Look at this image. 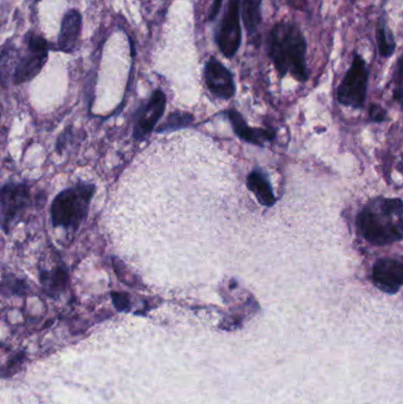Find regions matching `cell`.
Wrapping results in <instances>:
<instances>
[{"label": "cell", "mask_w": 403, "mask_h": 404, "mask_svg": "<svg viewBox=\"0 0 403 404\" xmlns=\"http://www.w3.org/2000/svg\"><path fill=\"white\" fill-rule=\"evenodd\" d=\"M307 40L300 27L293 23H278L269 35V56L281 77L291 73L298 82L309 80L307 68Z\"/></svg>", "instance_id": "cell-1"}, {"label": "cell", "mask_w": 403, "mask_h": 404, "mask_svg": "<svg viewBox=\"0 0 403 404\" xmlns=\"http://www.w3.org/2000/svg\"><path fill=\"white\" fill-rule=\"evenodd\" d=\"M358 231L375 246L403 239V201L381 199L367 204L358 216Z\"/></svg>", "instance_id": "cell-2"}, {"label": "cell", "mask_w": 403, "mask_h": 404, "mask_svg": "<svg viewBox=\"0 0 403 404\" xmlns=\"http://www.w3.org/2000/svg\"><path fill=\"white\" fill-rule=\"evenodd\" d=\"M94 194L95 186L91 184H80L59 193L51 204L54 227L77 231L87 219Z\"/></svg>", "instance_id": "cell-3"}, {"label": "cell", "mask_w": 403, "mask_h": 404, "mask_svg": "<svg viewBox=\"0 0 403 404\" xmlns=\"http://www.w3.org/2000/svg\"><path fill=\"white\" fill-rule=\"evenodd\" d=\"M369 73L363 58L353 54V63L337 89L339 103L351 108H362L367 97Z\"/></svg>", "instance_id": "cell-4"}, {"label": "cell", "mask_w": 403, "mask_h": 404, "mask_svg": "<svg viewBox=\"0 0 403 404\" xmlns=\"http://www.w3.org/2000/svg\"><path fill=\"white\" fill-rule=\"evenodd\" d=\"M27 54L20 58V62L15 66L13 71V83L23 84L34 78L41 73L43 66H45L49 54V43L42 36L29 32L25 36Z\"/></svg>", "instance_id": "cell-5"}, {"label": "cell", "mask_w": 403, "mask_h": 404, "mask_svg": "<svg viewBox=\"0 0 403 404\" xmlns=\"http://www.w3.org/2000/svg\"><path fill=\"white\" fill-rule=\"evenodd\" d=\"M240 0H230L226 12L220 24L217 35V44L221 54L232 58L238 52L242 44V27H240Z\"/></svg>", "instance_id": "cell-6"}, {"label": "cell", "mask_w": 403, "mask_h": 404, "mask_svg": "<svg viewBox=\"0 0 403 404\" xmlns=\"http://www.w3.org/2000/svg\"><path fill=\"white\" fill-rule=\"evenodd\" d=\"M29 189L23 184H8L1 189V226L8 232L13 221L29 206Z\"/></svg>", "instance_id": "cell-7"}, {"label": "cell", "mask_w": 403, "mask_h": 404, "mask_svg": "<svg viewBox=\"0 0 403 404\" xmlns=\"http://www.w3.org/2000/svg\"><path fill=\"white\" fill-rule=\"evenodd\" d=\"M205 81L214 96L228 100L235 96V84L230 70L218 59L211 58L205 66Z\"/></svg>", "instance_id": "cell-8"}, {"label": "cell", "mask_w": 403, "mask_h": 404, "mask_svg": "<svg viewBox=\"0 0 403 404\" xmlns=\"http://www.w3.org/2000/svg\"><path fill=\"white\" fill-rule=\"evenodd\" d=\"M372 278L381 291L396 293L403 286V264L394 259H381L374 265Z\"/></svg>", "instance_id": "cell-9"}, {"label": "cell", "mask_w": 403, "mask_h": 404, "mask_svg": "<svg viewBox=\"0 0 403 404\" xmlns=\"http://www.w3.org/2000/svg\"><path fill=\"white\" fill-rule=\"evenodd\" d=\"M166 108V96L162 90H155L149 102L143 108L138 124L135 126L134 137L138 141L146 139L158 124Z\"/></svg>", "instance_id": "cell-10"}, {"label": "cell", "mask_w": 403, "mask_h": 404, "mask_svg": "<svg viewBox=\"0 0 403 404\" xmlns=\"http://www.w3.org/2000/svg\"><path fill=\"white\" fill-rule=\"evenodd\" d=\"M82 31V16L80 12L71 8L66 12L61 20V31L58 37V50L73 52L78 44Z\"/></svg>", "instance_id": "cell-11"}, {"label": "cell", "mask_w": 403, "mask_h": 404, "mask_svg": "<svg viewBox=\"0 0 403 404\" xmlns=\"http://www.w3.org/2000/svg\"><path fill=\"white\" fill-rule=\"evenodd\" d=\"M227 114H228V119L233 126L235 134L238 135L239 137L246 142L263 146L268 141H272L274 139L273 131L259 129V128L252 129V128L249 127L245 119H242V116L237 110H228Z\"/></svg>", "instance_id": "cell-12"}, {"label": "cell", "mask_w": 403, "mask_h": 404, "mask_svg": "<svg viewBox=\"0 0 403 404\" xmlns=\"http://www.w3.org/2000/svg\"><path fill=\"white\" fill-rule=\"evenodd\" d=\"M247 187H249L251 192L254 193L256 197H257V200L263 206L271 207L276 202V197L273 194L270 182L268 181L265 175L259 172V170H254L247 177Z\"/></svg>", "instance_id": "cell-13"}, {"label": "cell", "mask_w": 403, "mask_h": 404, "mask_svg": "<svg viewBox=\"0 0 403 404\" xmlns=\"http://www.w3.org/2000/svg\"><path fill=\"white\" fill-rule=\"evenodd\" d=\"M242 17L249 36L256 35L261 24V0H242Z\"/></svg>", "instance_id": "cell-14"}, {"label": "cell", "mask_w": 403, "mask_h": 404, "mask_svg": "<svg viewBox=\"0 0 403 404\" xmlns=\"http://www.w3.org/2000/svg\"><path fill=\"white\" fill-rule=\"evenodd\" d=\"M41 281L46 292L54 296L66 289L68 274L66 269H56L41 274Z\"/></svg>", "instance_id": "cell-15"}, {"label": "cell", "mask_w": 403, "mask_h": 404, "mask_svg": "<svg viewBox=\"0 0 403 404\" xmlns=\"http://www.w3.org/2000/svg\"><path fill=\"white\" fill-rule=\"evenodd\" d=\"M376 42L382 57L388 58L395 52V40L393 32L389 30L386 20H381L376 29Z\"/></svg>", "instance_id": "cell-16"}, {"label": "cell", "mask_w": 403, "mask_h": 404, "mask_svg": "<svg viewBox=\"0 0 403 404\" xmlns=\"http://www.w3.org/2000/svg\"><path fill=\"white\" fill-rule=\"evenodd\" d=\"M193 122V116L189 112H177L169 116L165 124L159 128V133L161 131H172L179 128L189 127Z\"/></svg>", "instance_id": "cell-17"}, {"label": "cell", "mask_w": 403, "mask_h": 404, "mask_svg": "<svg viewBox=\"0 0 403 404\" xmlns=\"http://www.w3.org/2000/svg\"><path fill=\"white\" fill-rule=\"evenodd\" d=\"M393 95H394V100L399 102L403 109V54L400 57L397 66H396Z\"/></svg>", "instance_id": "cell-18"}, {"label": "cell", "mask_w": 403, "mask_h": 404, "mask_svg": "<svg viewBox=\"0 0 403 404\" xmlns=\"http://www.w3.org/2000/svg\"><path fill=\"white\" fill-rule=\"evenodd\" d=\"M112 297L116 308L119 310H127L129 306V298L126 293L114 292L112 293Z\"/></svg>", "instance_id": "cell-19"}, {"label": "cell", "mask_w": 403, "mask_h": 404, "mask_svg": "<svg viewBox=\"0 0 403 404\" xmlns=\"http://www.w3.org/2000/svg\"><path fill=\"white\" fill-rule=\"evenodd\" d=\"M369 114H370V117L375 122H382L387 117V114L384 112L383 108H381L380 105H377V104H373L370 107Z\"/></svg>", "instance_id": "cell-20"}, {"label": "cell", "mask_w": 403, "mask_h": 404, "mask_svg": "<svg viewBox=\"0 0 403 404\" xmlns=\"http://www.w3.org/2000/svg\"><path fill=\"white\" fill-rule=\"evenodd\" d=\"M221 4H223V0H214V1H213L211 12H210V15H208V20H211V22H213V20L217 18V16H218Z\"/></svg>", "instance_id": "cell-21"}, {"label": "cell", "mask_w": 403, "mask_h": 404, "mask_svg": "<svg viewBox=\"0 0 403 404\" xmlns=\"http://www.w3.org/2000/svg\"><path fill=\"white\" fill-rule=\"evenodd\" d=\"M401 165H402V166H401V170H402V172H403V161H402V163H401Z\"/></svg>", "instance_id": "cell-22"}]
</instances>
